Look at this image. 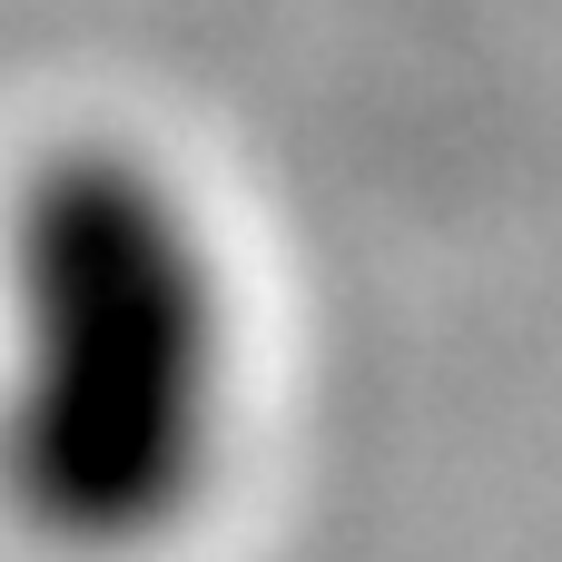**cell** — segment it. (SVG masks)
I'll use <instances>...</instances> for the list:
<instances>
[{
	"label": "cell",
	"mask_w": 562,
	"mask_h": 562,
	"mask_svg": "<svg viewBox=\"0 0 562 562\" xmlns=\"http://www.w3.org/2000/svg\"><path fill=\"white\" fill-rule=\"evenodd\" d=\"M247 415V286L207 198L138 138H49L0 207V524L49 562H148Z\"/></svg>",
	"instance_id": "obj_1"
}]
</instances>
